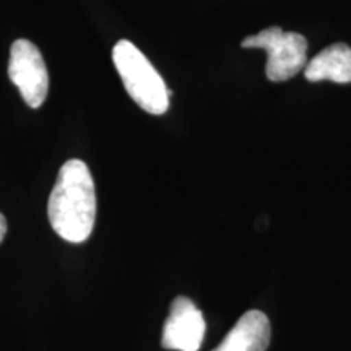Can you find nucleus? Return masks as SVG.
Returning a JSON list of instances; mask_svg holds the SVG:
<instances>
[{"mask_svg":"<svg viewBox=\"0 0 351 351\" xmlns=\"http://www.w3.org/2000/svg\"><path fill=\"white\" fill-rule=\"evenodd\" d=\"M47 217L57 234L73 244L85 243L96 219V191L90 169L82 160H69L57 174L47 202Z\"/></svg>","mask_w":351,"mask_h":351,"instance_id":"f257e3e1","label":"nucleus"},{"mask_svg":"<svg viewBox=\"0 0 351 351\" xmlns=\"http://www.w3.org/2000/svg\"><path fill=\"white\" fill-rule=\"evenodd\" d=\"M112 60L130 98L148 114L161 116L169 109L171 91L156 69L127 39L112 49Z\"/></svg>","mask_w":351,"mask_h":351,"instance_id":"f03ea898","label":"nucleus"},{"mask_svg":"<svg viewBox=\"0 0 351 351\" xmlns=\"http://www.w3.org/2000/svg\"><path fill=\"white\" fill-rule=\"evenodd\" d=\"M245 49L267 52L265 73L270 82H287L307 65V41L300 33L283 32L280 26H270L261 33L247 36L241 43Z\"/></svg>","mask_w":351,"mask_h":351,"instance_id":"7ed1b4c3","label":"nucleus"},{"mask_svg":"<svg viewBox=\"0 0 351 351\" xmlns=\"http://www.w3.org/2000/svg\"><path fill=\"white\" fill-rule=\"evenodd\" d=\"M8 77L29 108L43 106L49 90V73L41 51L28 39H16L12 44Z\"/></svg>","mask_w":351,"mask_h":351,"instance_id":"20e7f679","label":"nucleus"},{"mask_svg":"<svg viewBox=\"0 0 351 351\" xmlns=\"http://www.w3.org/2000/svg\"><path fill=\"white\" fill-rule=\"evenodd\" d=\"M204 314L186 296H178L171 304L168 319L163 327L161 346L165 350L199 351L205 339Z\"/></svg>","mask_w":351,"mask_h":351,"instance_id":"39448f33","label":"nucleus"},{"mask_svg":"<svg viewBox=\"0 0 351 351\" xmlns=\"http://www.w3.org/2000/svg\"><path fill=\"white\" fill-rule=\"evenodd\" d=\"M270 320L261 311H247L213 351H265L270 343Z\"/></svg>","mask_w":351,"mask_h":351,"instance_id":"423d86ee","label":"nucleus"},{"mask_svg":"<svg viewBox=\"0 0 351 351\" xmlns=\"http://www.w3.org/2000/svg\"><path fill=\"white\" fill-rule=\"evenodd\" d=\"M304 77L309 82L351 83V47L337 43L322 49L307 60Z\"/></svg>","mask_w":351,"mask_h":351,"instance_id":"0eeeda50","label":"nucleus"},{"mask_svg":"<svg viewBox=\"0 0 351 351\" xmlns=\"http://www.w3.org/2000/svg\"><path fill=\"white\" fill-rule=\"evenodd\" d=\"M5 234H7V219L2 213H0V243H2L3 238H5Z\"/></svg>","mask_w":351,"mask_h":351,"instance_id":"6e6552de","label":"nucleus"}]
</instances>
